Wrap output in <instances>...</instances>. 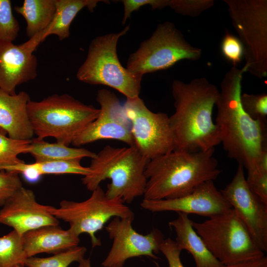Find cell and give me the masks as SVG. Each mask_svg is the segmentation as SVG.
I'll list each match as a JSON object with an SVG mask.
<instances>
[{
  "instance_id": "1",
  "label": "cell",
  "mask_w": 267,
  "mask_h": 267,
  "mask_svg": "<svg viewBox=\"0 0 267 267\" xmlns=\"http://www.w3.org/2000/svg\"><path fill=\"white\" fill-rule=\"evenodd\" d=\"M245 72L243 67L233 66L225 74L216 104L215 124L228 156L245 167L247 173L262 172L258 163L267 150L266 121L253 119L242 108L240 97Z\"/></svg>"
},
{
  "instance_id": "2",
  "label": "cell",
  "mask_w": 267,
  "mask_h": 267,
  "mask_svg": "<svg viewBox=\"0 0 267 267\" xmlns=\"http://www.w3.org/2000/svg\"><path fill=\"white\" fill-rule=\"evenodd\" d=\"M219 90L205 77L194 78L189 83L173 81L175 112L169 121L174 150L207 151L221 143L219 129L212 118Z\"/></svg>"
},
{
  "instance_id": "3",
  "label": "cell",
  "mask_w": 267,
  "mask_h": 267,
  "mask_svg": "<svg viewBox=\"0 0 267 267\" xmlns=\"http://www.w3.org/2000/svg\"><path fill=\"white\" fill-rule=\"evenodd\" d=\"M214 149L190 152L174 150L149 160L144 199H174L187 195L221 174Z\"/></svg>"
},
{
  "instance_id": "4",
  "label": "cell",
  "mask_w": 267,
  "mask_h": 267,
  "mask_svg": "<svg viewBox=\"0 0 267 267\" xmlns=\"http://www.w3.org/2000/svg\"><path fill=\"white\" fill-rule=\"evenodd\" d=\"M148 161L134 146L107 145L91 159L89 167L91 173L83 176L82 182L92 191L102 181L110 179L106 196L131 203L144 195L147 182L145 170Z\"/></svg>"
},
{
  "instance_id": "5",
  "label": "cell",
  "mask_w": 267,
  "mask_h": 267,
  "mask_svg": "<svg viewBox=\"0 0 267 267\" xmlns=\"http://www.w3.org/2000/svg\"><path fill=\"white\" fill-rule=\"evenodd\" d=\"M28 116L36 138H54L69 146L97 117L99 109L71 95L54 94L40 101L30 100Z\"/></svg>"
},
{
  "instance_id": "6",
  "label": "cell",
  "mask_w": 267,
  "mask_h": 267,
  "mask_svg": "<svg viewBox=\"0 0 267 267\" xmlns=\"http://www.w3.org/2000/svg\"><path fill=\"white\" fill-rule=\"evenodd\" d=\"M129 29L128 25L118 33L95 38L90 43L86 60L78 69L77 78L87 84L109 87L127 99L139 96L143 76L123 67L117 52L119 39Z\"/></svg>"
},
{
  "instance_id": "7",
  "label": "cell",
  "mask_w": 267,
  "mask_h": 267,
  "mask_svg": "<svg viewBox=\"0 0 267 267\" xmlns=\"http://www.w3.org/2000/svg\"><path fill=\"white\" fill-rule=\"evenodd\" d=\"M192 226L204 244L223 266L264 256L248 227L233 208Z\"/></svg>"
},
{
  "instance_id": "8",
  "label": "cell",
  "mask_w": 267,
  "mask_h": 267,
  "mask_svg": "<svg viewBox=\"0 0 267 267\" xmlns=\"http://www.w3.org/2000/svg\"><path fill=\"white\" fill-rule=\"evenodd\" d=\"M243 47L245 72L267 76V0H223Z\"/></svg>"
},
{
  "instance_id": "9",
  "label": "cell",
  "mask_w": 267,
  "mask_h": 267,
  "mask_svg": "<svg viewBox=\"0 0 267 267\" xmlns=\"http://www.w3.org/2000/svg\"><path fill=\"white\" fill-rule=\"evenodd\" d=\"M202 54L201 48L189 43L174 23L166 21L130 55L127 68L143 76L167 69L181 60H198Z\"/></svg>"
},
{
  "instance_id": "10",
  "label": "cell",
  "mask_w": 267,
  "mask_h": 267,
  "mask_svg": "<svg viewBox=\"0 0 267 267\" xmlns=\"http://www.w3.org/2000/svg\"><path fill=\"white\" fill-rule=\"evenodd\" d=\"M125 203L119 198H108L99 186L85 201L64 200L60 202L58 208L50 206L48 211L58 220L68 222V229L76 235L87 233L92 247H95L101 245L95 233L111 218L134 217V212Z\"/></svg>"
},
{
  "instance_id": "11",
  "label": "cell",
  "mask_w": 267,
  "mask_h": 267,
  "mask_svg": "<svg viewBox=\"0 0 267 267\" xmlns=\"http://www.w3.org/2000/svg\"><path fill=\"white\" fill-rule=\"evenodd\" d=\"M123 106L131 123L134 146L144 157L149 160L175 150L166 113L151 111L139 96L127 99Z\"/></svg>"
},
{
  "instance_id": "12",
  "label": "cell",
  "mask_w": 267,
  "mask_h": 267,
  "mask_svg": "<svg viewBox=\"0 0 267 267\" xmlns=\"http://www.w3.org/2000/svg\"><path fill=\"white\" fill-rule=\"evenodd\" d=\"M134 217L114 218L104 227L112 239L111 248L101 264L103 267H123L129 259L146 256L157 259L164 236L157 229L143 235L132 226Z\"/></svg>"
},
{
  "instance_id": "13",
  "label": "cell",
  "mask_w": 267,
  "mask_h": 267,
  "mask_svg": "<svg viewBox=\"0 0 267 267\" xmlns=\"http://www.w3.org/2000/svg\"><path fill=\"white\" fill-rule=\"evenodd\" d=\"M96 99L100 105L97 117L72 144L80 146L101 139H114L134 146L131 123L116 95L102 89L97 91Z\"/></svg>"
},
{
  "instance_id": "14",
  "label": "cell",
  "mask_w": 267,
  "mask_h": 267,
  "mask_svg": "<svg viewBox=\"0 0 267 267\" xmlns=\"http://www.w3.org/2000/svg\"><path fill=\"white\" fill-rule=\"evenodd\" d=\"M246 224L259 248L267 251V204L248 186L244 167L238 164L230 182L221 191Z\"/></svg>"
},
{
  "instance_id": "15",
  "label": "cell",
  "mask_w": 267,
  "mask_h": 267,
  "mask_svg": "<svg viewBox=\"0 0 267 267\" xmlns=\"http://www.w3.org/2000/svg\"><path fill=\"white\" fill-rule=\"evenodd\" d=\"M48 28L20 44L0 41V89L13 94L17 86L37 76L38 60L34 52L44 40Z\"/></svg>"
},
{
  "instance_id": "16",
  "label": "cell",
  "mask_w": 267,
  "mask_h": 267,
  "mask_svg": "<svg viewBox=\"0 0 267 267\" xmlns=\"http://www.w3.org/2000/svg\"><path fill=\"white\" fill-rule=\"evenodd\" d=\"M140 205L152 212L174 211L208 217L232 208L212 180L201 184L191 193L183 196L154 200L143 199Z\"/></svg>"
},
{
  "instance_id": "17",
  "label": "cell",
  "mask_w": 267,
  "mask_h": 267,
  "mask_svg": "<svg viewBox=\"0 0 267 267\" xmlns=\"http://www.w3.org/2000/svg\"><path fill=\"white\" fill-rule=\"evenodd\" d=\"M49 207L39 203L34 192L22 186L0 210V224L21 235L42 226L59 225L58 220L48 211Z\"/></svg>"
},
{
  "instance_id": "18",
  "label": "cell",
  "mask_w": 267,
  "mask_h": 267,
  "mask_svg": "<svg viewBox=\"0 0 267 267\" xmlns=\"http://www.w3.org/2000/svg\"><path fill=\"white\" fill-rule=\"evenodd\" d=\"M30 100L26 91L11 94L0 89V128L8 137L18 140L33 138L27 108Z\"/></svg>"
},
{
  "instance_id": "19",
  "label": "cell",
  "mask_w": 267,
  "mask_h": 267,
  "mask_svg": "<svg viewBox=\"0 0 267 267\" xmlns=\"http://www.w3.org/2000/svg\"><path fill=\"white\" fill-rule=\"evenodd\" d=\"M24 250L27 258L41 253L56 254L78 246L79 236L59 225H46L22 235Z\"/></svg>"
},
{
  "instance_id": "20",
  "label": "cell",
  "mask_w": 267,
  "mask_h": 267,
  "mask_svg": "<svg viewBox=\"0 0 267 267\" xmlns=\"http://www.w3.org/2000/svg\"><path fill=\"white\" fill-rule=\"evenodd\" d=\"M176 219L169 222L176 234L175 242L181 250L187 251L192 256L196 267H224L207 248L194 229L188 215L178 213Z\"/></svg>"
},
{
  "instance_id": "21",
  "label": "cell",
  "mask_w": 267,
  "mask_h": 267,
  "mask_svg": "<svg viewBox=\"0 0 267 267\" xmlns=\"http://www.w3.org/2000/svg\"><path fill=\"white\" fill-rule=\"evenodd\" d=\"M2 170L23 174L27 179L33 181L43 175L76 174L85 176L91 172L89 167L82 166L78 160L35 162L32 164L23 162L6 167Z\"/></svg>"
},
{
  "instance_id": "22",
  "label": "cell",
  "mask_w": 267,
  "mask_h": 267,
  "mask_svg": "<svg viewBox=\"0 0 267 267\" xmlns=\"http://www.w3.org/2000/svg\"><path fill=\"white\" fill-rule=\"evenodd\" d=\"M56 0H24L14 7L26 21V32L29 38L47 28L56 12Z\"/></svg>"
},
{
  "instance_id": "23",
  "label": "cell",
  "mask_w": 267,
  "mask_h": 267,
  "mask_svg": "<svg viewBox=\"0 0 267 267\" xmlns=\"http://www.w3.org/2000/svg\"><path fill=\"white\" fill-rule=\"evenodd\" d=\"M99 0H56V12L52 22L48 27L44 39L51 35L58 37L62 41L70 36V27L78 12L87 7L93 11Z\"/></svg>"
},
{
  "instance_id": "24",
  "label": "cell",
  "mask_w": 267,
  "mask_h": 267,
  "mask_svg": "<svg viewBox=\"0 0 267 267\" xmlns=\"http://www.w3.org/2000/svg\"><path fill=\"white\" fill-rule=\"evenodd\" d=\"M35 162L52 161H80L84 158H93L96 153L84 148H73L63 144L49 143L33 138L28 150Z\"/></svg>"
},
{
  "instance_id": "25",
  "label": "cell",
  "mask_w": 267,
  "mask_h": 267,
  "mask_svg": "<svg viewBox=\"0 0 267 267\" xmlns=\"http://www.w3.org/2000/svg\"><path fill=\"white\" fill-rule=\"evenodd\" d=\"M27 258L24 250L22 235L14 230L0 237V267L24 265Z\"/></svg>"
},
{
  "instance_id": "26",
  "label": "cell",
  "mask_w": 267,
  "mask_h": 267,
  "mask_svg": "<svg viewBox=\"0 0 267 267\" xmlns=\"http://www.w3.org/2000/svg\"><path fill=\"white\" fill-rule=\"evenodd\" d=\"M86 252V247L77 246L48 257L27 258L24 266L25 267H68L72 263H78L84 259Z\"/></svg>"
},
{
  "instance_id": "27",
  "label": "cell",
  "mask_w": 267,
  "mask_h": 267,
  "mask_svg": "<svg viewBox=\"0 0 267 267\" xmlns=\"http://www.w3.org/2000/svg\"><path fill=\"white\" fill-rule=\"evenodd\" d=\"M6 133L0 128V170L6 167L24 162L18 156L27 153L31 140H18L6 136Z\"/></svg>"
},
{
  "instance_id": "28",
  "label": "cell",
  "mask_w": 267,
  "mask_h": 267,
  "mask_svg": "<svg viewBox=\"0 0 267 267\" xmlns=\"http://www.w3.org/2000/svg\"><path fill=\"white\" fill-rule=\"evenodd\" d=\"M19 25L12 12L9 0H0V41L13 42L19 31Z\"/></svg>"
},
{
  "instance_id": "29",
  "label": "cell",
  "mask_w": 267,
  "mask_h": 267,
  "mask_svg": "<svg viewBox=\"0 0 267 267\" xmlns=\"http://www.w3.org/2000/svg\"><path fill=\"white\" fill-rule=\"evenodd\" d=\"M242 108L252 118L266 121L267 94L242 93L240 97Z\"/></svg>"
},
{
  "instance_id": "30",
  "label": "cell",
  "mask_w": 267,
  "mask_h": 267,
  "mask_svg": "<svg viewBox=\"0 0 267 267\" xmlns=\"http://www.w3.org/2000/svg\"><path fill=\"white\" fill-rule=\"evenodd\" d=\"M215 4L214 0H169L168 6L183 16L197 17Z\"/></svg>"
},
{
  "instance_id": "31",
  "label": "cell",
  "mask_w": 267,
  "mask_h": 267,
  "mask_svg": "<svg viewBox=\"0 0 267 267\" xmlns=\"http://www.w3.org/2000/svg\"><path fill=\"white\" fill-rule=\"evenodd\" d=\"M19 173L0 170V207H2L21 187Z\"/></svg>"
},
{
  "instance_id": "32",
  "label": "cell",
  "mask_w": 267,
  "mask_h": 267,
  "mask_svg": "<svg viewBox=\"0 0 267 267\" xmlns=\"http://www.w3.org/2000/svg\"><path fill=\"white\" fill-rule=\"evenodd\" d=\"M221 52L226 60L233 66L240 63L243 57V47L239 39L226 31L222 39Z\"/></svg>"
},
{
  "instance_id": "33",
  "label": "cell",
  "mask_w": 267,
  "mask_h": 267,
  "mask_svg": "<svg viewBox=\"0 0 267 267\" xmlns=\"http://www.w3.org/2000/svg\"><path fill=\"white\" fill-rule=\"evenodd\" d=\"M121 1L124 5V16L122 21L123 25L133 12L138 10L143 6L149 5L152 10L168 6V0H122Z\"/></svg>"
},
{
  "instance_id": "34",
  "label": "cell",
  "mask_w": 267,
  "mask_h": 267,
  "mask_svg": "<svg viewBox=\"0 0 267 267\" xmlns=\"http://www.w3.org/2000/svg\"><path fill=\"white\" fill-rule=\"evenodd\" d=\"M246 180L251 190L267 204V173H247Z\"/></svg>"
},
{
  "instance_id": "35",
  "label": "cell",
  "mask_w": 267,
  "mask_h": 267,
  "mask_svg": "<svg viewBox=\"0 0 267 267\" xmlns=\"http://www.w3.org/2000/svg\"><path fill=\"white\" fill-rule=\"evenodd\" d=\"M181 251L175 241L170 238L164 239L160 248V252L166 258L169 267H184L180 257Z\"/></svg>"
},
{
  "instance_id": "36",
  "label": "cell",
  "mask_w": 267,
  "mask_h": 267,
  "mask_svg": "<svg viewBox=\"0 0 267 267\" xmlns=\"http://www.w3.org/2000/svg\"><path fill=\"white\" fill-rule=\"evenodd\" d=\"M224 267H267V257L249 260Z\"/></svg>"
},
{
  "instance_id": "37",
  "label": "cell",
  "mask_w": 267,
  "mask_h": 267,
  "mask_svg": "<svg viewBox=\"0 0 267 267\" xmlns=\"http://www.w3.org/2000/svg\"><path fill=\"white\" fill-rule=\"evenodd\" d=\"M78 267H92L90 258H84L78 262Z\"/></svg>"
},
{
  "instance_id": "38",
  "label": "cell",
  "mask_w": 267,
  "mask_h": 267,
  "mask_svg": "<svg viewBox=\"0 0 267 267\" xmlns=\"http://www.w3.org/2000/svg\"><path fill=\"white\" fill-rule=\"evenodd\" d=\"M16 267H25V266L24 265H20L17 266Z\"/></svg>"
}]
</instances>
